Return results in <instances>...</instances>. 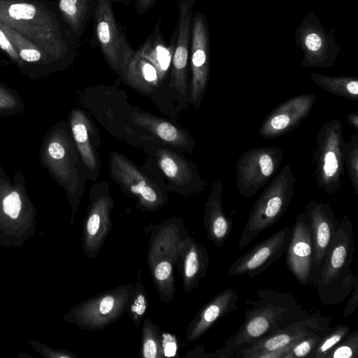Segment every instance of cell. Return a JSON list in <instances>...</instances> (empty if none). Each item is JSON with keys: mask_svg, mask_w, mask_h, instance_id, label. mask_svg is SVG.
<instances>
[{"mask_svg": "<svg viewBox=\"0 0 358 358\" xmlns=\"http://www.w3.org/2000/svg\"><path fill=\"white\" fill-rule=\"evenodd\" d=\"M0 22L41 49L64 70L76 57L80 39L52 0H0Z\"/></svg>", "mask_w": 358, "mask_h": 358, "instance_id": "6da1fadb", "label": "cell"}, {"mask_svg": "<svg viewBox=\"0 0 358 358\" xmlns=\"http://www.w3.org/2000/svg\"><path fill=\"white\" fill-rule=\"evenodd\" d=\"M257 296L245 301L250 307L245 310L243 324L233 336L236 350L310 315L289 293L263 289Z\"/></svg>", "mask_w": 358, "mask_h": 358, "instance_id": "7a4b0ae2", "label": "cell"}, {"mask_svg": "<svg viewBox=\"0 0 358 358\" xmlns=\"http://www.w3.org/2000/svg\"><path fill=\"white\" fill-rule=\"evenodd\" d=\"M355 252V235L350 220L338 222L336 234L322 264L311 284L324 305H336L345 299L358 282V275L350 268Z\"/></svg>", "mask_w": 358, "mask_h": 358, "instance_id": "3957f363", "label": "cell"}, {"mask_svg": "<svg viewBox=\"0 0 358 358\" xmlns=\"http://www.w3.org/2000/svg\"><path fill=\"white\" fill-rule=\"evenodd\" d=\"M39 161L69 197L78 196L83 184L82 167L71 132L64 121L54 124L43 136Z\"/></svg>", "mask_w": 358, "mask_h": 358, "instance_id": "277c9868", "label": "cell"}, {"mask_svg": "<svg viewBox=\"0 0 358 358\" xmlns=\"http://www.w3.org/2000/svg\"><path fill=\"white\" fill-rule=\"evenodd\" d=\"M295 183L291 166H283L266 185L250 210L238 247L247 246L284 215L294 194Z\"/></svg>", "mask_w": 358, "mask_h": 358, "instance_id": "5b68a950", "label": "cell"}, {"mask_svg": "<svg viewBox=\"0 0 358 358\" xmlns=\"http://www.w3.org/2000/svg\"><path fill=\"white\" fill-rule=\"evenodd\" d=\"M315 144L313 178L316 185L328 194L336 193L341 188L345 172V143L340 120L326 121L317 132Z\"/></svg>", "mask_w": 358, "mask_h": 358, "instance_id": "8992f818", "label": "cell"}, {"mask_svg": "<svg viewBox=\"0 0 358 358\" xmlns=\"http://www.w3.org/2000/svg\"><path fill=\"white\" fill-rule=\"evenodd\" d=\"M114 0H95L94 39L108 66L122 76L135 50L115 17Z\"/></svg>", "mask_w": 358, "mask_h": 358, "instance_id": "52a82bcc", "label": "cell"}, {"mask_svg": "<svg viewBox=\"0 0 358 358\" xmlns=\"http://www.w3.org/2000/svg\"><path fill=\"white\" fill-rule=\"evenodd\" d=\"M283 151L276 147H257L244 152L237 159L236 185L238 193L250 198L264 187L280 169Z\"/></svg>", "mask_w": 358, "mask_h": 358, "instance_id": "ba28073f", "label": "cell"}, {"mask_svg": "<svg viewBox=\"0 0 358 358\" xmlns=\"http://www.w3.org/2000/svg\"><path fill=\"white\" fill-rule=\"evenodd\" d=\"M334 36L335 28L327 31L313 10L307 13L295 31L296 44L303 52L301 66L325 69L334 66L342 49Z\"/></svg>", "mask_w": 358, "mask_h": 358, "instance_id": "9c48e42d", "label": "cell"}, {"mask_svg": "<svg viewBox=\"0 0 358 358\" xmlns=\"http://www.w3.org/2000/svg\"><path fill=\"white\" fill-rule=\"evenodd\" d=\"M109 169L111 178L143 208L155 210L166 204V194L159 183L123 155L110 153Z\"/></svg>", "mask_w": 358, "mask_h": 358, "instance_id": "30bf717a", "label": "cell"}, {"mask_svg": "<svg viewBox=\"0 0 358 358\" xmlns=\"http://www.w3.org/2000/svg\"><path fill=\"white\" fill-rule=\"evenodd\" d=\"M331 318L323 317L319 311L292 323L255 343L238 349L237 358H265L271 352L289 348L301 338L321 329L329 327Z\"/></svg>", "mask_w": 358, "mask_h": 358, "instance_id": "8fae6325", "label": "cell"}, {"mask_svg": "<svg viewBox=\"0 0 358 358\" xmlns=\"http://www.w3.org/2000/svg\"><path fill=\"white\" fill-rule=\"evenodd\" d=\"M190 99L196 108L201 106L210 75V36L206 17L201 12L193 15L191 33Z\"/></svg>", "mask_w": 358, "mask_h": 358, "instance_id": "7c38bea8", "label": "cell"}, {"mask_svg": "<svg viewBox=\"0 0 358 358\" xmlns=\"http://www.w3.org/2000/svg\"><path fill=\"white\" fill-rule=\"evenodd\" d=\"M291 229L284 227L263 241L254 245L229 267V276L247 275L253 278L265 271L285 254Z\"/></svg>", "mask_w": 358, "mask_h": 358, "instance_id": "4fadbf2b", "label": "cell"}, {"mask_svg": "<svg viewBox=\"0 0 358 358\" xmlns=\"http://www.w3.org/2000/svg\"><path fill=\"white\" fill-rule=\"evenodd\" d=\"M315 99L314 94H303L280 103L264 117L259 136L272 139L290 132L308 116Z\"/></svg>", "mask_w": 358, "mask_h": 358, "instance_id": "5bb4252c", "label": "cell"}, {"mask_svg": "<svg viewBox=\"0 0 358 358\" xmlns=\"http://www.w3.org/2000/svg\"><path fill=\"white\" fill-rule=\"evenodd\" d=\"M285 253L286 264L296 280L301 285H311L313 245L309 220L305 210L296 217Z\"/></svg>", "mask_w": 358, "mask_h": 358, "instance_id": "9a60e30c", "label": "cell"}, {"mask_svg": "<svg viewBox=\"0 0 358 358\" xmlns=\"http://www.w3.org/2000/svg\"><path fill=\"white\" fill-rule=\"evenodd\" d=\"M133 285H124L90 298L82 307L83 324L91 331H99L127 310Z\"/></svg>", "mask_w": 358, "mask_h": 358, "instance_id": "2e32d148", "label": "cell"}, {"mask_svg": "<svg viewBox=\"0 0 358 358\" xmlns=\"http://www.w3.org/2000/svg\"><path fill=\"white\" fill-rule=\"evenodd\" d=\"M155 158L170 190L190 196L201 192L208 183L201 177L195 164L169 148H157Z\"/></svg>", "mask_w": 358, "mask_h": 358, "instance_id": "e0dca14e", "label": "cell"}, {"mask_svg": "<svg viewBox=\"0 0 358 358\" xmlns=\"http://www.w3.org/2000/svg\"><path fill=\"white\" fill-rule=\"evenodd\" d=\"M196 0H179L176 39L171 63V86L182 96L187 94V65L193 10Z\"/></svg>", "mask_w": 358, "mask_h": 358, "instance_id": "ac0fdd59", "label": "cell"}, {"mask_svg": "<svg viewBox=\"0 0 358 358\" xmlns=\"http://www.w3.org/2000/svg\"><path fill=\"white\" fill-rule=\"evenodd\" d=\"M313 245L312 279L320 268L337 229L338 221L329 203L311 201L305 205Z\"/></svg>", "mask_w": 358, "mask_h": 358, "instance_id": "d6986e66", "label": "cell"}, {"mask_svg": "<svg viewBox=\"0 0 358 358\" xmlns=\"http://www.w3.org/2000/svg\"><path fill=\"white\" fill-rule=\"evenodd\" d=\"M0 25L24 63L25 76L36 80L54 72L64 70L57 61L18 32L1 22Z\"/></svg>", "mask_w": 358, "mask_h": 358, "instance_id": "ffe728a7", "label": "cell"}, {"mask_svg": "<svg viewBox=\"0 0 358 358\" xmlns=\"http://www.w3.org/2000/svg\"><path fill=\"white\" fill-rule=\"evenodd\" d=\"M238 296L231 288L219 292L198 312L187 329L186 340L194 341L206 333L222 317L238 309Z\"/></svg>", "mask_w": 358, "mask_h": 358, "instance_id": "44dd1931", "label": "cell"}, {"mask_svg": "<svg viewBox=\"0 0 358 358\" xmlns=\"http://www.w3.org/2000/svg\"><path fill=\"white\" fill-rule=\"evenodd\" d=\"M131 117L134 123L150 133L155 142L192 152L195 143L192 136L170 122L136 110H132Z\"/></svg>", "mask_w": 358, "mask_h": 358, "instance_id": "7402d4cb", "label": "cell"}, {"mask_svg": "<svg viewBox=\"0 0 358 358\" xmlns=\"http://www.w3.org/2000/svg\"><path fill=\"white\" fill-rule=\"evenodd\" d=\"M86 222V241L90 257L99 252L110 229V211L114 203L108 193L91 196Z\"/></svg>", "mask_w": 358, "mask_h": 358, "instance_id": "603a6c76", "label": "cell"}, {"mask_svg": "<svg viewBox=\"0 0 358 358\" xmlns=\"http://www.w3.org/2000/svg\"><path fill=\"white\" fill-rule=\"evenodd\" d=\"M223 185L221 179L213 182L210 193L205 203L203 224L207 238L215 246H221L229 237L233 222L224 211Z\"/></svg>", "mask_w": 358, "mask_h": 358, "instance_id": "cb8c5ba5", "label": "cell"}, {"mask_svg": "<svg viewBox=\"0 0 358 358\" xmlns=\"http://www.w3.org/2000/svg\"><path fill=\"white\" fill-rule=\"evenodd\" d=\"M176 39V29L173 31L167 45L161 31V19L156 23L153 31L137 50L145 59L157 69L162 82L166 78L171 67Z\"/></svg>", "mask_w": 358, "mask_h": 358, "instance_id": "d4e9b609", "label": "cell"}, {"mask_svg": "<svg viewBox=\"0 0 358 358\" xmlns=\"http://www.w3.org/2000/svg\"><path fill=\"white\" fill-rule=\"evenodd\" d=\"M69 118L72 137L83 164L90 171H97L99 164L90 139L91 123L85 114L78 108L71 111Z\"/></svg>", "mask_w": 358, "mask_h": 358, "instance_id": "484cf974", "label": "cell"}, {"mask_svg": "<svg viewBox=\"0 0 358 358\" xmlns=\"http://www.w3.org/2000/svg\"><path fill=\"white\" fill-rule=\"evenodd\" d=\"M122 78L134 88L146 94L153 93L162 83L155 67L136 50Z\"/></svg>", "mask_w": 358, "mask_h": 358, "instance_id": "4316f807", "label": "cell"}, {"mask_svg": "<svg viewBox=\"0 0 358 358\" xmlns=\"http://www.w3.org/2000/svg\"><path fill=\"white\" fill-rule=\"evenodd\" d=\"M55 2L64 22L80 39L93 15L95 0H56Z\"/></svg>", "mask_w": 358, "mask_h": 358, "instance_id": "83f0119b", "label": "cell"}, {"mask_svg": "<svg viewBox=\"0 0 358 358\" xmlns=\"http://www.w3.org/2000/svg\"><path fill=\"white\" fill-rule=\"evenodd\" d=\"M186 246L184 280L185 290L189 292L198 286L201 278L206 275L209 258L205 247L194 239L187 241Z\"/></svg>", "mask_w": 358, "mask_h": 358, "instance_id": "f1b7e54d", "label": "cell"}, {"mask_svg": "<svg viewBox=\"0 0 358 358\" xmlns=\"http://www.w3.org/2000/svg\"><path fill=\"white\" fill-rule=\"evenodd\" d=\"M313 82L321 89L338 96L358 101V78L355 76H331L310 72Z\"/></svg>", "mask_w": 358, "mask_h": 358, "instance_id": "f546056e", "label": "cell"}, {"mask_svg": "<svg viewBox=\"0 0 358 358\" xmlns=\"http://www.w3.org/2000/svg\"><path fill=\"white\" fill-rule=\"evenodd\" d=\"M350 332L348 325L338 324L328 327L321 337L310 358H327L330 351Z\"/></svg>", "mask_w": 358, "mask_h": 358, "instance_id": "4dcf8cb0", "label": "cell"}, {"mask_svg": "<svg viewBox=\"0 0 358 358\" xmlns=\"http://www.w3.org/2000/svg\"><path fill=\"white\" fill-rule=\"evenodd\" d=\"M142 331V357L144 358L162 357V339L159 330L150 320H145Z\"/></svg>", "mask_w": 358, "mask_h": 358, "instance_id": "1f68e13d", "label": "cell"}, {"mask_svg": "<svg viewBox=\"0 0 358 358\" xmlns=\"http://www.w3.org/2000/svg\"><path fill=\"white\" fill-rule=\"evenodd\" d=\"M148 304L147 295L139 275L138 282L133 285L131 296L126 310L137 327L143 318Z\"/></svg>", "mask_w": 358, "mask_h": 358, "instance_id": "d6a6232c", "label": "cell"}, {"mask_svg": "<svg viewBox=\"0 0 358 358\" xmlns=\"http://www.w3.org/2000/svg\"><path fill=\"white\" fill-rule=\"evenodd\" d=\"M344 165L347 169L352 188L358 196V131L350 136L344 150Z\"/></svg>", "mask_w": 358, "mask_h": 358, "instance_id": "836d02e7", "label": "cell"}, {"mask_svg": "<svg viewBox=\"0 0 358 358\" xmlns=\"http://www.w3.org/2000/svg\"><path fill=\"white\" fill-rule=\"evenodd\" d=\"M24 110V103L17 92L0 83V117L18 115Z\"/></svg>", "mask_w": 358, "mask_h": 358, "instance_id": "e575fe53", "label": "cell"}, {"mask_svg": "<svg viewBox=\"0 0 358 358\" xmlns=\"http://www.w3.org/2000/svg\"><path fill=\"white\" fill-rule=\"evenodd\" d=\"M327 328L321 329L295 342L283 358H310Z\"/></svg>", "mask_w": 358, "mask_h": 358, "instance_id": "d590c367", "label": "cell"}, {"mask_svg": "<svg viewBox=\"0 0 358 358\" xmlns=\"http://www.w3.org/2000/svg\"><path fill=\"white\" fill-rule=\"evenodd\" d=\"M358 330L349 332L328 354L327 358H357Z\"/></svg>", "mask_w": 358, "mask_h": 358, "instance_id": "8d00e7d4", "label": "cell"}, {"mask_svg": "<svg viewBox=\"0 0 358 358\" xmlns=\"http://www.w3.org/2000/svg\"><path fill=\"white\" fill-rule=\"evenodd\" d=\"M172 274V266L167 260H163L158 263L154 270V275L155 280L158 281L157 285H163L166 282L169 285H173L171 283Z\"/></svg>", "mask_w": 358, "mask_h": 358, "instance_id": "74e56055", "label": "cell"}, {"mask_svg": "<svg viewBox=\"0 0 358 358\" xmlns=\"http://www.w3.org/2000/svg\"><path fill=\"white\" fill-rule=\"evenodd\" d=\"M162 338L163 357H175L178 350L177 341L175 336L168 333H164Z\"/></svg>", "mask_w": 358, "mask_h": 358, "instance_id": "f35d334b", "label": "cell"}, {"mask_svg": "<svg viewBox=\"0 0 358 358\" xmlns=\"http://www.w3.org/2000/svg\"><path fill=\"white\" fill-rule=\"evenodd\" d=\"M352 291V295L348 300L345 308L343 311V317L351 315L354 313L356 308L358 306V282L355 285Z\"/></svg>", "mask_w": 358, "mask_h": 358, "instance_id": "ab89813d", "label": "cell"}, {"mask_svg": "<svg viewBox=\"0 0 358 358\" xmlns=\"http://www.w3.org/2000/svg\"><path fill=\"white\" fill-rule=\"evenodd\" d=\"M157 0H136V10L139 15L147 13L156 3Z\"/></svg>", "mask_w": 358, "mask_h": 358, "instance_id": "60d3db41", "label": "cell"}, {"mask_svg": "<svg viewBox=\"0 0 358 358\" xmlns=\"http://www.w3.org/2000/svg\"><path fill=\"white\" fill-rule=\"evenodd\" d=\"M348 123L358 131V111L350 113L347 115Z\"/></svg>", "mask_w": 358, "mask_h": 358, "instance_id": "b9f144b4", "label": "cell"}, {"mask_svg": "<svg viewBox=\"0 0 358 358\" xmlns=\"http://www.w3.org/2000/svg\"><path fill=\"white\" fill-rule=\"evenodd\" d=\"M115 1L122 3L124 6H127L130 3L131 0H114Z\"/></svg>", "mask_w": 358, "mask_h": 358, "instance_id": "7bdbcfd3", "label": "cell"}, {"mask_svg": "<svg viewBox=\"0 0 358 358\" xmlns=\"http://www.w3.org/2000/svg\"><path fill=\"white\" fill-rule=\"evenodd\" d=\"M3 65V61L2 59L0 58V67H1V66Z\"/></svg>", "mask_w": 358, "mask_h": 358, "instance_id": "ee69618b", "label": "cell"}]
</instances>
